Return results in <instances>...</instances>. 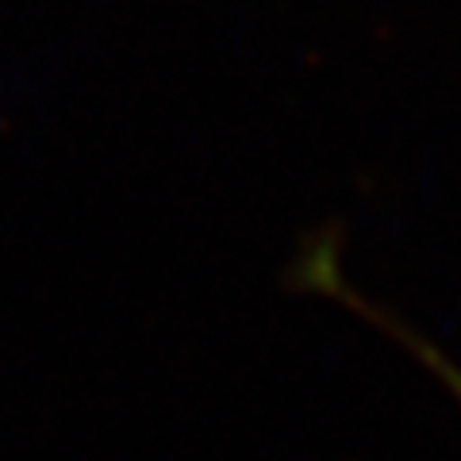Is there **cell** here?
<instances>
[{
	"instance_id": "1",
	"label": "cell",
	"mask_w": 461,
	"mask_h": 461,
	"mask_svg": "<svg viewBox=\"0 0 461 461\" xmlns=\"http://www.w3.org/2000/svg\"><path fill=\"white\" fill-rule=\"evenodd\" d=\"M411 346H415V354H420V362L435 369V377H438L446 388H450V393H454V400L461 403V366H454L450 357H446V354H438L435 346H427V342H415V339H411Z\"/></svg>"
}]
</instances>
